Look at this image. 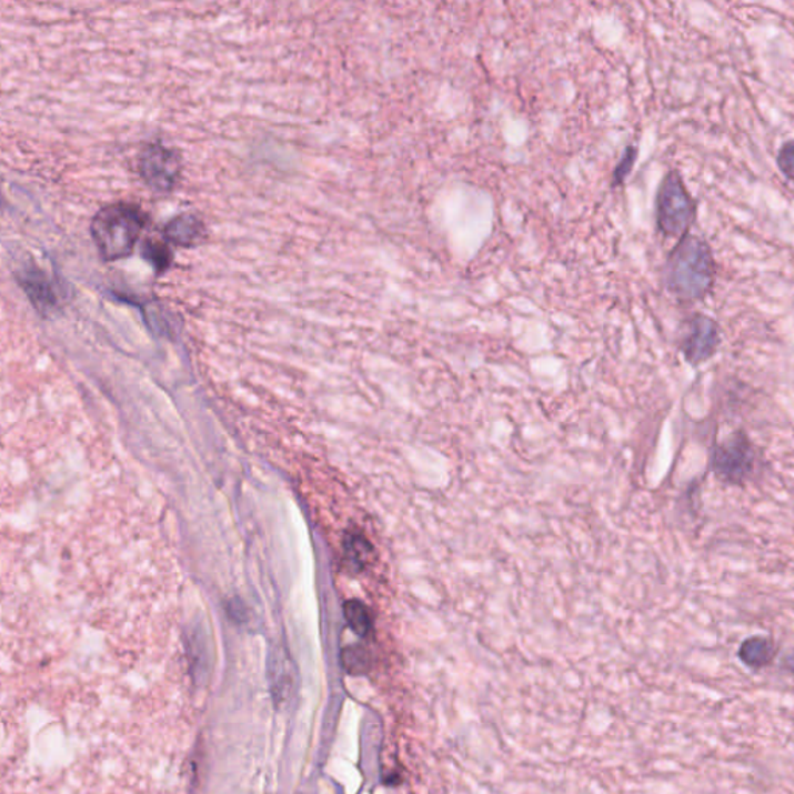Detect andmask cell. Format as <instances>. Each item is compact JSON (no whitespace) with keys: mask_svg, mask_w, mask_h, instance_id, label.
I'll return each instance as SVG.
<instances>
[{"mask_svg":"<svg viewBox=\"0 0 794 794\" xmlns=\"http://www.w3.org/2000/svg\"><path fill=\"white\" fill-rule=\"evenodd\" d=\"M717 281V263L710 242L687 234L676 242L663 269L666 291L679 303L695 304L707 299Z\"/></svg>","mask_w":794,"mask_h":794,"instance_id":"6da1fadb","label":"cell"},{"mask_svg":"<svg viewBox=\"0 0 794 794\" xmlns=\"http://www.w3.org/2000/svg\"><path fill=\"white\" fill-rule=\"evenodd\" d=\"M148 222L150 217L137 203H109L97 211L90 224V234L103 261L113 263L134 252Z\"/></svg>","mask_w":794,"mask_h":794,"instance_id":"7a4b0ae2","label":"cell"},{"mask_svg":"<svg viewBox=\"0 0 794 794\" xmlns=\"http://www.w3.org/2000/svg\"><path fill=\"white\" fill-rule=\"evenodd\" d=\"M697 201L687 190L682 174L676 170L667 171L656 191V230L664 238L680 241L691 233L697 221Z\"/></svg>","mask_w":794,"mask_h":794,"instance_id":"3957f363","label":"cell"},{"mask_svg":"<svg viewBox=\"0 0 794 794\" xmlns=\"http://www.w3.org/2000/svg\"><path fill=\"white\" fill-rule=\"evenodd\" d=\"M764 458L748 433L735 430L714 448L711 468L714 475L727 486L743 488L756 479Z\"/></svg>","mask_w":794,"mask_h":794,"instance_id":"277c9868","label":"cell"},{"mask_svg":"<svg viewBox=\"0 0 794 794\" xmlns=\"http://www.w3.org/2000/svg\"><path fill=\"white\" fill-rule=\"evenodd\" d=\"M139 173L144 185L155 193H170L182 175V158L174 148L150 143L139 154Z\"/></svg>","mask_w":794,"mask_h":794,"instance_id":"5b68a950","label":"cell"},{"mask_svg":"<svg viewBox=\"0 0 794 794\" xmlns=\"http://www.w3.org/2000/svg\"><path fill=\"white\" fill-rule=\"evenodd\" d=\"M722 345L720 324L712 316L695 312L684 320L680 350L691 366L697 368L710 362Z\"/></svg>","mask_w":794,"mask_h":794,"instance_id":"8992f818","label":"cell"},{"mask_svg":"<svg viewBox=\"0 0 794 794\" xmlns=\"http://www.w3.org/2000/svg\"><path fill=\"white\" fill-rule=\"evenodd\" d=\"M18 283L21 284L23 292L27 293L33 306L39 312L52 311L58 306V295L50 278L46 275L44 270L37 268L34 264L26 265L22 270L16 273Z\"/></svg>","mask_w":794,"mask_h":794,"instance_id":"52a82bcc","label":"cell"},{"mask_svg":"<svg viewBox=\"0 0 794 794\" xmlns=\"http://www.w3.org/2000/svg\"><path fill=\"white\" fill-rule=\"evenodd\" d=\"M165 240L175 248L194 249L207 240L205 224L191 213L178 214L163 229Z\"/></svg>","mask_w":794,"mask_h":794,"instance_id":"ba28073f","label":"cell"},{"mask_svg":"<svg viewBox=\"0 0 794 794\" xmlns=\"http://www.w3.org/2000/svg\"><path fill=\"white\" fill-rule=\"evenodd\" d=\"M780 655V647L774 643L773 637L765 635H753L742 641L737 656L743 666L751 671L758 672L772 666Z\"/></svg>","mask_w":794,"mask_h":794,"instance_id":"9c48e42d","label":"cell"},{"mask_svg":"<svg viewBox=\"0 0 794 794\" xmlns=\"http://www.w3.org/2000/svg\"><path fill=\"white\" fill-rule=\"evenodd\" d=\"M142 257L144 261H148L154 268L158 275L165 273L174 260L173 250L168 248L167 242L152 240V238L143 242Z\"/></svg>","mask_w":794,"mask_h":794,"instance_id":"30bf717a","label":"cell"},{"mask_svg":"<svg viewBox=\"0 0 794 794\" xmlns=\"http://www.w3.org/2000/svg\"><path fill=\"white\" fill-rule=\"evenodd\" d=\"M345 616L350 627L358 633L359 636L366 637L373 630V620L370 612L362 602L350 601L345 604Z\"/></svg>","mask_w":794,"mask_h":794,"instance_id":"8fae6325","label":"cell"},{"mask_svg":"<svg viewBox=\"0 0 794 794\" xmlns=\"http://www.w3.org/2000/svg\"><path fill=\"white\" fill-rule=\"evenodd\" d=\"M342 661L343 666H345L350 674H365L368 669H370V655H368L365 649L360 647V645L345 649L342 653Z\"/></svg>","mask_w":794,"mask_h":794,"instance_id":"7c38bea8","label":"cell"},{"mask_svg":"<svg viewBox=\"0 0 794 794\" xmlns=\"http://www.w3.org/2000/svg\"><path fill=\"white\" fill-rule=\"evenodd\" d=\"M636 159V147L625 148L624 154H622L620 163H617L615 171H613V187H620L622 185V183H624V180L629 178L630 173H632L633 167H635Z\"/></svg>","mask_w":794,"mask_h":794,"instance_id":"4fadbf2b","label":"cell"},{"mask_svg":"<svg viewBox=\"0 0 794 794\" xmlns=\"http://www.w3.org/2000/svg\"><path fill=\"white\" fill-rule=\"evenodd\" d=\"M776 163L784 178L794 183V139L782 144L777 151Z\"/></svg>","mask_w":794,"mask_h":794,"instance_id":"5bb4252c","label":"cell"},{"mask_svg":"<svg viewBox=\"0 0 794 794\" xmlns=\"http://www.w3.org/2000/svg\"><path fill=\"white\" fill-rule=\"evenodd\" d=\"M348 551H350L351 561L360 565V563L363 562V559H365L368 543L362 537H353L350 540V546H348Z\"/></svg>","mask_w":794,"mask_h":794,"instance_id":"9a60e30c","label":"cell"}]
</instances>
